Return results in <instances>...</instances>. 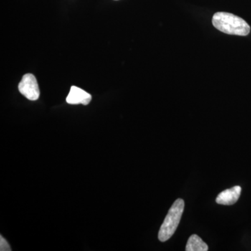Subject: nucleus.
<instances>
[{
  "instance_id": "1",
  "label": "nucleus",
  "mask_w": 251,
  "mask_h": 251,
  "mask_svg": "<svg viewBox=\"0 0 251 251\" xmlns=\"http://www.w3.org/2000/svg\"><path fill=\"white\" fill-rule=\"evenodd\" d=\"M212 23L219 31L231 35L247 36L251 31L250 26L244 19L229 13H216Z\"/></svg>"
},
{
  "instance_id": "2",
  "label": "nucleus",
  "mask_w": 251,
  "mask_h": 251,
  "mask_svg": "<svg viewBox=\"0 0 251 251\" xmlns=\"http://www.w3.org/2000/svg\"><path fill=\"white\" fill-rule=\"evenodd\" d=\"M184 209V201L180 198L176 200L168 211L158 232V239L161 242H166L173 237L179 226Z\"/></svg>"
},
{
  "instance_id": "3",
  "label": "nucleus",
  "mask_w": 251,
  "mask_h": 251,
  "mask_svg": "<svg viewBox=\"0 0 251 251\" xmlns=\"http://www.w3.org/2000/svg\"><path fill=\"white\" fill-rule=\"evenodd\" d=\"M18 90L21 94L30 100H36L40 96L37 80L33 74H27L23 75L18 85Z\"/></svg>"
},
{
  "instance_id": "4",
  "label": "nucleus",
  "mask_w": 251,
  "mask_h": 251,
  "mask_svg": "<svg viewBox=\"0 0 251 251\" xmlns=\"http://www.w3.org/2000/svg\"><path fill=\"white\" fill-rule=\"evenodd\" d=\"M241 192L242 188L239 186L225 190L218 195L216 202L223 205H232L237 202L240 197Z\"/></svg>"
},
{
  "instance_id": "5",
  "label": "nucleus",
  "mask_w": 251,
  "mask_h": 251,
  "mask_svg": "<svg viewBox=\"0 0 251 251\" xmlns=\"http://www.w3.org/2000/svg\"><path fill=\"white\" fill-rule=\"evenodd\" d=\"M92 99L91 94L79 87L72 86L70 92L67 97V102L72 105L82 104V105H87L90 103Z\"/></svg>"
},
{
  "instance_id": "6",
  "label": "nucleus",
  "mask_w": 251,
  "mask_h": 251,
  "mask_svg": "<svg viewBox=\"0 0 251 251\" xmlns=\"http://www.w3.org/2000/svg\"><path fill=\"white\" fill-rule=\"evenodd\" d=\"M208 249L207 244L197 234H193L189 237L186 247V251H206Z\"/></svg>"
},
{
  "instance_id": "7",
  "label": "nucleus",
  "mask_w": 251,
  "mask_h": 251,
  "mask_svg": "<svg viewBox=\"0 0 251 251\" xmlns=\"http://www.w3.org/2000/svg\"><path fill=\"white\" fill-rule=\"evenodd\" d=\"M0 251H11V249L8 242L4 237L0 238Z\"/></svg>"
}]
</instances>
